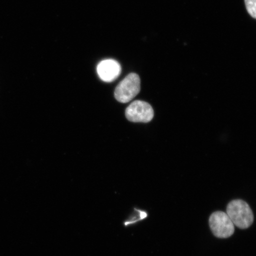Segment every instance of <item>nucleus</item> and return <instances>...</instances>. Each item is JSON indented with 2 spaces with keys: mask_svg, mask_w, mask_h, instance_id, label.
<instances>
[{
  "mask_svg": "<svg viewBox=\"0 0 256 256\" xmlns=\"http://www.w3.org/2000/svg\"><path fill=\"white\" fill-rule=\"evenodd\" d=\"M97 70L99 78L103 81L112 82L120 75L121 66L116 60H106L98 64Z\"/></svg>",
  "mask_w": 256,
  "mask_h": 256,
  "instance_id": "39448f33",
  "label": "nucleus"
},
{
  "mask_svg": "<svg viewBox=\"0 0 256 256\" xmlns=\"http://www.w3.org/2000/svg\"><path fill=\"white\" fill-rule=\"evenodd\" d=\"M148 216V213L146 210L142 208L134 206L132 210L122 222L124 227H130L135 226L138 223L143 222Z\"/></svg>",
  "mask_w": 256,
  "mask_h": 256,
  "instance_id": "423d86ee",
  "label": "nucleus"
},
{
  "mask_svg": "<svg viewBox=\"0 0 256 256\" xmlns=\"http://www.w3.org/2000/svg\"><path fill=\"white\" fill-rule=\"evenodd\" d=\"M140 80L136 73H130L117 86L114 91V98L120 103L130 102L139 94Z\"/></svg>",
  "mask_w": 256,
  "mask_h": 256,
  "instance_id": "f03ea898",
  "label": "nucleus"
},
{
  "mask_svg": "<svg viewBox=\"0 0 256 256\" xmlns=\"http://www.w3.org/2000/svg\"><path fill=\"white\" fill-rule=\"evenodd\" d=\"M154 114L152 106L140 100L132 102L126 111V119L132 122H150L153 119Z\"/></svg>",
  "mask_w": 256,
  "mask_h": 256,
  "instance_id": "20e7f679",
  "label": "nucleus"
},
{
  "mask_svg": "<svg viewBox=\"0 0 256 256\" xmlns=\"http://www.w3.org/2000/svg\"><path fill=\"white\" fill-rule=\"evenodd\" d=\"M210 225L214 235L217 238H226L234 232V225L226 213L218 211L210 216Z\"/></svg>",
  "mask_w": 256,
  "mask_h": 256,
  "instance_id": "7ed1b4c3",
  "label": "nucleus"
},
{
  "mask_svg": "<svg viewBox=\"0 0 256 256\" xmlns=\"http://www.w3.org/2000/svg\"><path fill=\"white\" fill-rule=\"evenodd\" d=\"M226 214L234 225L239 228H248L254 222V216L250 207L242 200L232 201L227 206Z\"/></svg>",
  "mask_w": 256,
  "mask_h": 256,
  "instance_id": "f257e3e1",
  "label": "nucleus"
},
{
  "mask_svg": "<svg viewBox=\"0 0 256 256\" xmlns=\"http://www.w3.org/2000/svg\"><path fill=\"white\" fill-rule=\"evenodd\" d=\"M244 2L248 14L256 19V0H244Z\"/></svg>",
  "mask_w": 256,
  "mask_h": 256,
  "instance_id": "0eeeda50",
  "label": "nucleus"
}]
</instances>
